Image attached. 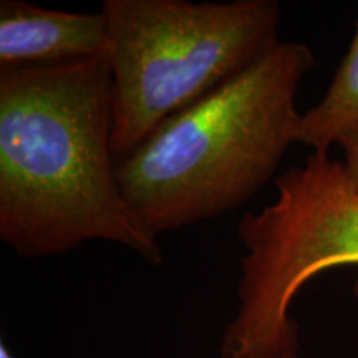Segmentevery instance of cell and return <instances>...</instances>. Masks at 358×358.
<instances>
[{"instance_id": "8", "label": "cell", "mask_w": 358, "mask_h": 358, "mask_svg": "<svg viewBox=\"0 0 358 358\" xmlns=\"http://www.w3.org/2000/svg\"><path fill=\"white\" fill-rule=\"evenodd\" d=\"M0 358H13L10 348L6 345V342H0Z\"/></svg>"}, {"instance_id": "3", "label": "cell", "mask_w": 358, "mask_h": 358, "mask_svg": "<svg viewBox=\"0 0 358 358\" xmlns=\"http://www.w3.org/2000/svg\"><path fill=\"white\" fill-rule=\"evenodd\" d=\"M122 163L169 116L248 70L279 40L277 0H103Z\"/></svg>"}, {"instance_id": "5", "label": "cell", "mask_w": 358, "mask_h": 358, "mask_svg": "<svg viewBox=\"0 0 358 358\" xmlns=\"http://www.w3.org/2000/svg\"><path fill=\"white\" fill-rule=\"evenodd\" d=\"M106 53L108 24L103 12L52 10L24 0L0 2V70L65 65Z\"/></svg>"}, {"instance_id": "6", "label": "cell", "mask_w": 358, "mask_h": 358, "mask_svg": "<svg viewBox=\"0 0 358 358\" xmlns=\"http://www.w3.org/2000/svg\"><path fill=\"white\" fill-rule=\"evenodd\" d=\"M358 127V22L350 47L329 90L317 106L302 113L297 143L315 155H329L330 146Z\"/></svg>"}, {"instance_id": "1", "label": "cell", "mask_w": 358, "mask_h": 358, "mask_svg": "<svg viewBox=\"0 0 358 358\" xmlns=\"http://www.w3.org/2000/svg\"><path fill=\"white\" fill-rule=\"evenodd\" d=\"M106 57L0 70V239L24 259L106 241L150 264L158 237L124 199Z\"/></svg>"}, {"instance_id": "4", "label": "cell", "mask_w": 358, "mask_h": 358, "mask_svg": "<svg viewBox=\"0 0 358 358\" xmlns=\"http://www.w3.org/2000/svg\"><path fill=\"white\" fill-rule=\"evenodd\" d=\"M275 189L274 203L237 227L248 254L219 358H301L295 295L322 272L358 266V189L345 164L312 153L275 178Z\"/></svg>"}, {"instance_id": "2", "label": "cell", "mask_w": 358, "mask_h": 358, "mask_svg": "<svg viewBox=\"0 0 358 358\" xmlns=\"http://www.w3.org/2000/svg\"><path fill=\"white\" fill-rule=\"evenodd\" d=\"M317 65L310 47L280 42L248 70L169 116L116 163L122 192L158 237L239 208L272 179L302 113L295 95Z\"/></svg>"}, {"instance_id": "7", "label": "cell", "mask_w": 358, "mask_h": 358, "mask_svg": "<svg viewBox=\"0 0 358 358\" xmlns=\"http://www.w3.org/2000/svg\"><path fill=\"white\" fill-rule=\"evenodd\" d=\"M337 145L343 150V155H345L343 164H345L348 176L358 189V127L343 134Z\"/></svg>"}]
</instances>
